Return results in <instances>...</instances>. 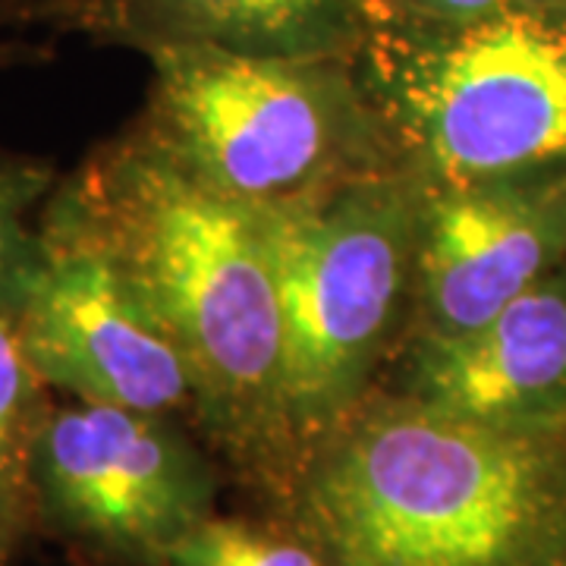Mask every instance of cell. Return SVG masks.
Masks as SVG:
<instances>
[{
    "label": "cell",
    "instance_id": "1",
    "mask_svg": "<svg viewBox=\"0 0 566 566\" xmlns=\"http://www.w3.org/2000/svg\"><path fill=\"white\" fill-rule=\"evenodd\" d=\"M41 221L117 268L189 365L205 428L286 494L281 293L252 205L189 177L133 123L57 182Z\"/></svg>",
    "mask_w": 566,
    "mask_h": 566
},
{
    "label": "cell",
    "instance_id": "2",
    "mask_svg": "<svg viewBox=\"0 0 566 566\" xmlns=\"http://www.w3.org/2000/svg\"><path fill=\"white\" fill-rule=\"evenodd\" d=\"M286 501L327 566H564L566 428H491L412 397L368 406Z\"/></svg>",
    "mask_w": 566,
    "mask_h": 566
},
{
    "label": "cell",
    "instance_id": "3",
    "mask_svg": "<svg viewBox=\"0 0 566 566\" xmlns=\"http://www.w3.org/2000/svg\"><path fill=\"white\" fill-rule=\"evenodd\" d=\"M424 199L416 174L387 167L315 196L252 205L281 293L290 488L363 409L416 290Z\"/></svg>",
    "mask_w": 566,
    "mask_h": 566
},
{
    "label": "cell",
    "instance_id": "4",
    "mask_svg": "<svg viewBox=\"0 0 566 566\" xmlns=\"http://www.w3.org/2000/svg\"><path fill=\"white\" fill-rule=\"evenodd\" d=\"M394 139L428 189L566 164V13L513 3L463 25L365 22L353 51Z\"/></svg>",
    "mask_w": 566,
    "mask_h": 566
},
{
    "label": "cell",
    "instance_id": "5",
    "mask_svg": "<svg viewBox=\"0 0 566 566\" xmlns=\"http://www.w3.org/2000/svg\"><path fill=\"white\" fill-rule=\"evenodd\" d=\"M145 57L151 85L136 126L221 196L290 202L387 170L385 123L353 57H264L205 44Z\"/></svg>",
    "mask_w": 566,
    "mask_h": 566
},
{
    "label": "cell",
    "instance_id": "6",
    "mask_svg": "<svg viewBox=\"0 0 566 566\" xmlns=\"http://www.w3.org/2000/svg\"><path fill=\"white\" fill-rule=\"evenodd\" d=\"M214 494V469L170 416L73 400L51 403L35 434L32 532L85 566H167Z\"/></svg>",
    "mask_w": 566,
    "mask_h": 566
},
{
    "label": "cell",
    "instance_id": "7",
    "mask_svg": "<svg viewBox=\"0 0 566 566\" xmlns=\"http://www.w3.org/2000/svg\"><path fill=\"white\" fill-rule=\"evenodd\" d=\"M44 268L20 315L22 349L48 390L155 416L196 409L177 344L117 268L82 237L41 221Z\"/></svg>",
    "mask_w": 566,
    "mask_h": 566
},
{
    "label": "cell",
    "instance_id": "8",
    "mask_svg": "<svg viewBox=\"0 0 566 566\" xmlns=\"http://www.w3.org/2000/svg\"><path fill=\"white\" fill-rule=\"evenodd\" d=\"M566 259V167L428 189L416 255L422 337H457Z\"/></svg>",
    "mask_w": 566,
    "mask_h": 566
},
{
    "label": "cell",
    "instance_id": "9",
    "mask_svg": "<svg viewBox=\"0 0 566 566\" xmlns=\"http://www.w3.org/2000/svg\"><path fill=\"white\" fill-rule=\"evenodd\" d=\"M406 397L491 428H566V281L535 283L465 334L419 337Z\"/></svg>",
    "mask_w": 566,
    "mask_h": 566
},
{
    "label": "cell",
    "instance_id": "10",
    "mask_svg": "<svg viewBox=\"0 0 566 566\" xmlns=\"http://www.w3.org/2000/svg\"><path fill=\"white\" fill-rule=\"evenodd\" d=\"M70 32L142 54L205 44L264 57H353L359 0H73Z\"/></svg>",
    "mask_w": 566,
    "mask_h": 566
},
{
    "label": "cell",
    "instance_id": "11",
    "mask_svg": "<svg viewBox=\"0 0 566 566\" xmlns=\"http://www.w3.org/2000/svg\"><path fill=\"white\" fill-rule=\"evenodd\" d=\"M51 409L48 387L25 359L17 315H0V523L32 535L29 463Z\"/></svg>",
    "mask_w": 566,
    "mask_h": 566
},
{
    "label": "cell",
    "instance_id": "12",
    "mask_svg": "<svg viewBox=\"0 0 566 566\" xmlns=\"http://www.w3.org/2000/svg\"><path fill=\"white\" fill-rule=\"evenodd\" d=\"M57 189L54 170L0 148V315H20L44 268V233L35 211Z\"/></svg>",
    "mask_w": 566,
    "mask_h": 566
},
{
    "label": "cell",
    "instance_id": "13",
    "mask_svg": "<svg viewBox=\"0 0 566 566\" xmlns=\"http://www.w3.org/2000/svg\"><path fill=\"white\" fill-rule=\"evenodd\" d=\"M167 566H327L296 535L283 538L237 520H205L170 551Z\"/></svg>",
    "mask_w": 566,
    "mask_h": 566
},
{
    "label": "cell",
    "instance_id": "14",
    "mask_svg": "<svg viewBox=\"0 0 566 566\" xmlns=\"http://www.w3.org/2000/svg\"><path fill=\"white\" fill-rule=\"evenodd\" d=\"M73 0H0V66L39 57L41 48L25 39L32 29L70 32Z\"/></svg>",
    "mask_w": 566,
    "mask_h": 566
},
{
    "label": "cell",
    "instance_id": "15",
    "mask_svg": "<svg viewBox=\"0 0 566 566\" xmlns=\"http://www.w3.org/2000/svg\"><path fill=\"white\" fill-rule=\"evenodd\" d=\"M520 0H359L365 22H406V25H463L485 20Z\"/></svg>",
    "mask_w": 566,
    "mask_h": 566
},
{
    "label": "cell",
    "instance_id": "16",
    "mask_svg": "<svg viewBox=\"0 0 566 566\" xmlns=\"http://www.w3.org/2000/svg\"><path fill=\"white\" fill-rule=\"evenodd\" d=\"M25 542L17 528H10L7 523H0V566H13L17 564V551Z\"/></svg>",
    "mask_w": 566,
    "mask_h": 566
},
{
    "label": "cell",
    "instance_id": "17",
    "mask_svg": "<svg viewBox=\"0 0 566 566\" xmlns=\"http://www.w3.org/2000/svg\"><path fill=\"white\" fill-rule=\"evenodd\" d=\"M520 3H532V7H547V10H564V13H566V0H520Z\"/></svg>",
    "mask_w": 566,
    "mask_h": 566
},
{
    "label": "cell",
    "instance_id": "18",
    "mask_svg": "<svg viewBox=\"0 0 566 566\" xmlns=\"http://www.w3.org/2000/svg\"><path fill=\"white\" fill-rule=\"evenodd\" d=\"M564 566H566V560H564Z\"/></svg>",
    "mask_w": 566,
    "mask_h": 566
}]
</instances>
